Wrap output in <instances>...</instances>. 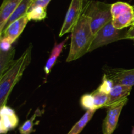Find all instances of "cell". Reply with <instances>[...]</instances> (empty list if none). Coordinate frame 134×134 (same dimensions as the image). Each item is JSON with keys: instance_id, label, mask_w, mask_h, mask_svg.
I'll return each instance as SVG.
<instances>
[{"instance_id": "obj_1", "label": "cell", "mask_w": 134, "mask_h": 134, "mask_svg": "<svg viewBox=\"0 0 134 134\" xmlns=\"http://www.w3.org/2000/svg\"><path fill=\"white\" fill-rule=\"evenodd\" d=\"M33 46L29 45L21 56L14 60L9 68L0 76V106L6 105L9 95L16 84L20 81L31 60Z\"/></svg>"}, {"instance_id": "obj_2", "label": "cell", "mask_w": 134, "mask_h": 134, "mask_svg": "<svg viewBox=\"0 0 134 134\" xmlns=\"http://www.w3.org/2000/svg\"><path fill=\"white\" fill-rule=\"evenodd\" d=\"M94 37L90 24V18L82 13L71 32L70 49L66 62L77 60L89 52Z\"/></svg>"}, {"instance_id": "obj_3", "label": "cell", "mask_w": 134, "mask_h": 134, "mask_svg": "<svg viewBox=\"0 0 134 134\" xmlns=\"http://www.w3.org/2000/svg\"><path fill=\"white\" fill-rule=\"evenodd\" d=\"M111 5L99 1H86L82 13L90 18L92 31L95 35L102 27L112 21Z\"/></svg>"}, {"instance_id": "obj_4", "label": "cell", "mask_w": 134, "mask_h": 134, "mask_svg": "<svg viewBox=\"0 0 134 134\" xmlns=\"http://www.w3.org/2000/svg\"><path fill=\"white\" fill-rule=\"evenodd\" d=\"M127 31L124 29H116L113 26L112 21L108 22L94 35L89 52L99 47L105 46L113 42L127 39Z\"/></svg>"}, {"instance_id": "obj_5", "label": "cell", "mask_w": 134, "mask_h": 134, "mask_svg": "<svg viewBox=\"0 0 134 134\" xmlns=\"http://www.w3.org/2000/svg\"><path fill=\"white\" fill-rule=\"evenodd\" d=\"M112 23L116 29H124L133 26L134 21L133 6L123 1L111 4Z\"/></svg>"}, {"instance_id": "obj_6", "label": "cell", "mask_w": 134, "mask_h": 134, "mask_svg": "<svg viewBox=\"0 0 134 134\" xmlns=\"http://www.w3.org/2000/svg\"><path fill=\"white\" fill-rule=\"evenodd\" d=\"M85 1V0H71L60 30L59 34L60 37L73 31L82 15Z\"/></svg>"}, {"instance_id": "obj_7", "label": "cell", "mask_w": 134, "mask_h": 134, "mask_svg": "<svg viewBox=\"0 0 134 134\" xmlns=\"http://www.w3.org/2000/svg\"><path fill=\"white\" fill-rule=\"evenodd\" d=\"M127 102L128 99L107 107V114L103 122V134H113L117 126L120 113Z\"/></svg>"}, {"instance_id": "obj_8", "label": "cell", "mask_w": 134, "mask_h": 134, "mask_svg": "<svg viewBox=\"0 0 134 134\" xmlns=\"http://www.w3.org/2000/svg\"><path fill=\"white\" fill-rule=\"evenodd\" d=\"M104 70L105 72V74L115 84H121L131 87L134 85V68L124 69L105 67Z\"/></svg>"}, {"instance_id": "obj_9", "label": "cell", "mask_w": 134, "mask_h": 134, "mask_svg": "<svg viewBox=\"0 0 134 134\" xmlns=\"http://www.w3.org/2000/svg\"><path fill=\"white\" fill-rule=\"evenodd\" d=\"M19 122L18 116L13 109L7 105L0 109V133L6 134L17 127Z\"/></svg>"}, {"instance_id": "obj_10", "label": "cell", "mask_w": 134, "mask_h": 134, "mask_svg": "<svg viewBox=\"0 0 134 134\" xmlns=\"http://www.w3.org/2000/svg\"><path fill=\"white\" fill-rule=\"evenodd\" d=\"M28 21L29 20L27 15L18 18V20L10 24L3 30L2 34L0 35V38H7L10 39L12 43H13L22 34Z\"/></svg>"}, {"instance_id": "obj_11", "label": "cell", "mask_w": 134, "mask_h": 134, "mask_svg": "<svg viewBox=\"0 0 134 134\" xmlns=\"http://www.w3.org/2000/svg\"><path fill=\"white\" fill-rule=\"evenodd\" d=\"M22 0H3L0 8V35L3 32L8 20Z\"/></svg>"}, {"instance_id": "obj_12", "label": "cell", "mask_w": 134, "mask_h": 134, "mask_svg": "<svg viewBox=\"0 0 134 134\" xmlns=\"http://www.w3.org/2000/svg\"><path fill=\"white\" fill-rule=\"evenodd\" d=\"M132 87L121 84H115L111 93L108 95V101L105 107H108L113 104L127 99Z\"/></svg>"}, {"instance_id": "obj_13", "label": "cell", "mask_w": 134, "mask_h": 134, "mask_svg": "<svg viewBox=\"0 0 134 134\" xmlns=\"http://www.w3.org/2000/svg\"><path fill=\"white\" fill-rule=\"evenodd\" d=\"M68 39V37H67L61 43H58V44L56 43L54 47V48L52 49L51 55H50L49 58L47 60L45 66H44V72H45L46 74H48L50 73L52 68L54 66L55 63H56V60H57L58 56L61 54L63 48H64V45H65V42H66Z\"/></svg>"}, {"instance_id": "obj_14", "label": "cell", "mask_w": 134, "mask_h": 134, "mask_svg": "<svg viewBox=\"0 0 134 134\" xmlns=\"http://www.w3.org/2000/svg\"><path fill=\"white\" fill-rule=\"evenodd\" d=\"M33 1H34V0H22L20 2V3L18 5V6L17 7V8L16 9V10L14 11V13H13V14L10 16L9 19L8 20L4 30H5L10 24H11L12 22L16 20L18 18H21V17H24V16L26 15L27 13H28L29 9H30V5H31Z\"/></svg>"}, {"instance_id": "obj_15", "label": "cell", "mask_w": 134, "mask_h": 134, "mask_svg": "<svg viewBox=\"0 0 134 134\" xmlns=\"http://www.w3.org/2000/svg\"><path fill=\"white\" fill-rule=\"evenodd\" d=\"M14 54L15 49L13 47L8 51L4 52L0 51V76L2 75L14 62L13 58Z\"/></svg>"}, {"instance_id": "obj_16", "label": "cell", "mask_w": 134, "mask_h": 134, "mask_svg": "<svg viewBox=\"0 0 134 134\" xmlns=\"http://www.w3.org/2000/svg\"><path fill=\"white\" fill-rule=\"evenodd\" d=\"M96 110H86L81 119L72 127L68 134H79L94 116Z\"/></svg>"}, {"instance_id": "obj_17", "label": "cell", "mask_w": 134, "mask_h": 134, "mask_svg": "<svg viewBox=\"0 0 134 134\" xmlns=\"http://www.w3.org/2000/svg\"><path fill=\"white\" fill-rule=\"evenodd\" d=\"M26 15L29 21L43 20L47 17V9L42 7H37L30 11Z\"/></svg>"}, {"instance_id": "obj_18", "label": "cell", "mask_w": 134, "mask_h": 134, "mask_svg": "<svg viewBox=\"0 0 134 134\" xmlns=\"http://www.w3.org/2000/svg\"><path fill=\"white\" fill-rule=\"evenodd\" d=\"M94 98V105L96 109H99L102 107H105L108 101V95L101 92L98 89L91 93Z\"/></svg>"}, {"instance_id": "obj_19", "label": "cell", "mask_w": 134, "mask_h": 134, "mask_svg": "<svg viewBox=\"0 0 134 134\" xmlns=\"http://www.w3.org/2000/svg\"><path fill=\"white\" fill-rule=\"evenodd\" d=\"M41 113L39 112V110H36L32 117L29 120H26L20 127H19V131L20 134H31L34 131V126L35 125V121L36 117L41 115Z\"/></svg>"}, {"instance_id": "obj_20", "label": "cell", "mask_w": 134, "mask_h": 134, "mask_svg": "<svg viewBox=\"0 0 134 134\" xmlns=\"http://www.w3.org/2000/svg\"><path fill=\"white\" fill-rule=\"evenodd\" d=\"M81 105L87 110H96L92 94H85L81 98Z\"/></svg>"}, {"instance_id": "obj_21", "label": "cell", "mask_w": 134, "mask_h": 134, "mask_svg": "<svg viewBox=\"0 0 134 134\" xmlns=\"http://www.w3.org/2000/svg\"><path fill=\"white\" fill-rule=\"evenodd\" d=\"M114 85H115V84H114L113 81L111 80H110V79H109L107 77V76L104 74L102 84L98 87V89L99 91L103 92V93L109 95L111 93V91H112Z\"/></svg>"}, {"instance_id": "obj_22", "label": "cell", "mask_w": 134, "mask_h": 134, "mask_svg": "<svg viewBox=\"0 0 134 134\" xmlns=\"http://www.w3.org/2000/svg\"><path fill=\"white\" fill-rule=\"evenodd\" d=\"M12 43L10 39L7 38H0V51H8L12 48Z\"/></svg>"}, {"instance_id": "obj_23", "label": "cell", "mask_w": 134, "mask_h": 134, "mask_svg": "<svg viewBox=\"0 0 134 134\" xmlns=\"http://www.w3.org/2000/svg\"><path fill=\"white\" fill-rule=\"evenodd\" d=\"M51 0H34L31 3L30 7L29 9L28 12L33 9L34 8L37 7H42L47 9V6L48 5L49 3L51 2Z\"/></svg>"}, {"instance_id": "obj_24", "label": "cell", "mask_w": 134, "mask_h": 134, "mask_svg": "<svg viewBox=\"0 0 134 134\" xmlns=\"http://www.w3.org/2000/svg\"><path fill=\"white\" fill-rule=\"evenodd\" d=\"M134 38V26H132L127 32V39H132Z\"/></svg>"}, {"instance_id": "obj_25", "label": "cell", "mask_w": 134, "mask_h": 134, "mask_svg": "<svg viewBox=\"0 0 134 134\" xmlns=\"http://www.w3.org/2000/svg\"><path fill=\"white\" fill-rule=\"evenodd\" d=\"M132 134H134V126H133V128L132 130Z\"/></svg>"}, {"instance_id": "obj_26", "label": "cell", "mask_w": 134, "mask_h": 134, "mask_svg": "<svg viewBox=\"0 0 134 134\" xmlns=\"http://www.w3.org/2000/svg\"><path fill=\"white\" fill-rule=\"evenodd\" d=\"M132 41H133V42H134V38H132Z\"/></svg>"}, {"instance_id": "obj_27", "label": "cell", "mask_w": 134, "mask_h": 134, "mask_svg": "<svg viewBox=\"0 0 134 134\" xmlns=\"http://www.w3.org/2000/svg\"><path fill=\"white\" fill-rule=\"evenodd\" d=\"M133 26H134V21H133Z\"/></svg>"}, {"instance_id": "obj_28", "label": "cell", "mask_w": 134, "mask_h": 134, "mask_svg": "<svg viewBox=\"0 0 134 134\" xmlns=\"http://www.w3.org/2000/svg\"><path fill=\"white\" fill-rule=\"evenodd\" d=\"M133 9H134V5H133Z\"/></svg>"}, {"instance_id": "obj_29", "label": "cell", "mask_w": 134, "mask_h": 134, "mask_svg": "<svg viewBox=\"0 0 134 134\" xmlns=\"http://www.w3.org/2000/svg\"><path fill=\"white\" fill-rule=\"evenodd\" d=\"M85 1H87V0H85Z\"/></svg>"}]
</instances>
